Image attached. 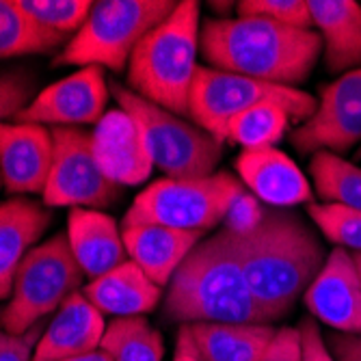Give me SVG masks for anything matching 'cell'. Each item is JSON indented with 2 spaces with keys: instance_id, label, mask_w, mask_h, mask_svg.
I'll return each mask as SVG.
<instances>
[{
  "instance_id": "obj_14",
  "label": "cell",
  "mask_w": 361,
  "mask_h": 361,
  "mask_svg": "<svg viewBox=\"0 0 361 361\" xmlns=\"http://www.w3.org/2000/svg\"><path fill=\"white\" fill-rule=\"evenodd\" d=\"M54 160L52 130L0 121V176L11 195H44Z\"/></svg>"
},
{
  "instance_id": "obj_15",
  "label": "cell",
  "mask_w": 361,
  "mask_h": 361,
  "mask_svg": "<svg viewBox=\"0 0 361 361\" xmlns=\"http://www.w3.org/2000/svg\"><path fill=\"white\" fill-rule=\"evenodd\" d=\"M91 137L97 167L113 184L137 186L152 176L154 162L141 128L119 106L102 117Z\"/></svg>"
},
{
  "instance_id": "obj_23",
  "label": "cell",
  "mask_w": 361,
  "mask_h": 361,
  "mask_svg": "<svg viewBox=\"0 0 361 361\" xmlns=\"http://www.w3.org/2000/svg\"><path fill=\"white\" fill-rule=\"evenodd\" d=\"M204 361H262L277 329L273 324H182Z\"/></svg>"
},
{
  "instance_id": "obj_36",
  "label": "cell",
  "mask_w": 361,
  "mask_h": 361,
  "mask_svg": "<svg viewBox=\"0 0 361 361\" xmlns=\"http://www.w3.org/2000/svg\"><path fill=\"white\" fill-rule=\"evenodd\" d=\"M324 342L336 361H361V334L334 331Z\"/></svg>"
},
{
  "instance_id": "obj_10",
  "label": "cell",
  "mask_w": 361,
  "mask_h": 361,
  "mask_svg": "<svg viewBox=\"0 0 361 361\" xmlns=\"http://www.w3.org/2000/svg\"><path fill=\"white\" fill-rule=\"evenodd\" d=\"M54 160L44 190L48 208L102 210L117 202L121 186L113 184L93 156V137L82 128H52Z\"/></svg>"
},
{
  "instance_id": "obj_37",
  "label": "cell",
  "mask_w": 361,
  "mask_h": 361,
  "mask_svg": "<svg viewBox=\"0 0 361 361\" xmlns=\"http://www.w3.org/2000/svg\"><path fill=\"white\" fill-rule=\"evenodd\" d=\"M173 361H204V357L197 353L188 331L184 326H180L178 331V342H176V353H173Z\"/></svg>"
},
{
  "instance_id": "obj_17",
  "label": "cell",
  "mask_w": 361,
  "mask_h": 361,
  "mask_svg": "<svg viewBox=\"0 0 361 361\" xmlns=\"http://www.w3.org/2000/svg\"><path fill=\"white\" fill-rule=\"evenodd\" d=\"M102 316L82 292L72 294L44 329L32 361H65L97 350L106 331Z\"/></svg>"
},
{
  "instance_id": "obj_20",
  "label": "cell",
  "mask_w": 361,
  "mask_h": 361,
  "mask_svg": "<svg viewBox=\"0 0 361 361\" xmlns=\"http://www.w3.org/2000/svg\"><path fill=\"white\" fill-rule=\"evenodd\" d=\"M52 223V212L26 197H13L0 204V301L13 290L18 267Z\"/></svg>"
},
{
  "instance_id": "obj_29",
  "label": "cell",
  "mask_w": 361,
  "mask_h": 361,
  "mask_svg": "<svg viewBox=\"0 0 361 361\" xmlns=\"http://www.w3.org/2000/svg\"><path fill=\"white\" fill-rule=\"evenodd\" d=\"M307 214L314 225L336 247L348 253H361V212L334 206V204H310Z\"/></svg>"
},
{
  "instance_id": "obj_7",
  "label": "cell",
  "mask_w": 361,
  "mask_h": 361,
  "mask_svg": "<svg viewBox=\"0 0 361 361\" xmlns=\"http://www.w3.org/2000/svg\"><path fill=\"white\" fill-rule=\"evenodd\" d=\"M245 190V184L227 171L208 178L158 180L135 197L121 227L162 225L180 232L206 234L223 223L229 206Z\"/></svg>"
},
{
  "instance_id": "obj_1",
  "label": "cell",
  "mask_w": 361,
  "mask_h": 361,
  "mask_svg": "<svg viewBox=\"0 0 361 361\" xmlns=\"http://www.w3.org/2000/svg\"><path fill=\"white\" fill-rule=\"evenodd\" d=\"M227 234L255 303L273 322L294 310L326 259L310 225L286 208L267 206L253 232Z\"/></svg>"
},
{
  "instance_id": "obj_5",
  "label": "cell",
  "mask_w": 361,
  "mask_h": 361,
  "mask_svg": "<svg viewBox=\"0 0 361 361\" xmlns=\"http://www.w3.org/2000/svg\"><path fill=\"white\" fill-rule=\"evenodd\" d=\"M178 3L173 0H100L93 3L82 28L52 61L54 68H109L119 74L152 28L165 22Z\"/></svg>"
},
{
  "instance_id": "obj_8",
  "label": "cell",
  "mask_w": 361,
  "mask_h": 361,
  "mask_svg": "<svg viewBox=\"0 0 361 361\" xmlns=\"http://www.w3.org/2000/svg\"><path fill=\"white\" fill-rule=\"evenodd\" d=\"M117 106L141 128L154 167L171 180L208 178L216 173L223 145L197 123L160 109L117 80L109 82Z\"/></svg>"
},
{
  "instance_id": "obj_31",
  "label": "cell",
  "mask_w": 361,
  "mask_h": 361,
  "mask_svg": "<svg viewBox=\"0 0 361 361\" xmlns=\"http://www.w3.org/2000/svg\"><path fill=\"white\" fill-rule=\"evenodd\" d=\"M37 89V80L26 70H16L0 76V121L13 119L26 109Z\"/></svg>"
},
{
  "instance_id": "obj_13",
  "label": "cell",
  "mask_w": 361,
  "mask_h": 361,
  "mask_svg": "<svg viewBox=\"0 0 361 361\" xmlns=\"http://www.w3.org/2000/svg\"><path fill=\"white\" fill-rule=\"evenodd\" d=\"M314 320L338 334H361V279L353 255L336 247L303 294Z\"/></svg>"
},
{
  "instance_id": "obj_18",
  "label": "cell",
  "mask_w": 361,
  "mask_h": 361,
  "mask_svg": "<svg viewBox=\"0 0 361 361\" xmlns=\"http://www.w3.org/2000/svg\"><path fill=\"white\" fill-rule=\"evenodd\" d=\"M68 240L82 273L97 279L128 259L121 227L102 210L72 208L68 219Z\"/></svg>"
},
{
  "instance_id": "obj_33",
  "label": "cell",
  "mask_w": 361,
  "mask_h": 361,
  "mask_svg": "<svg viewBox=\"0 0 361 361\" xmlns=\"http://www.w3.org/2000/svg\"><path fill=\"white\" fill-rule=\"evenodd\" d=\"M44 329L46 326L42 322H37L22 336H13L0 329V361H32Z\"/></svg>"
},
{
  "instance_id": "obj_38",
  "label": "cell",
  "mask_w": 361,
  "mask_h": 361,
  "mask_svg": "<svg viewBox=\"0 0 361 361\" xmlns=\"http://www.w3.org/2000/svg\"><path fill=\"white\" fill-rule=\"evenodd\" d=\"M65 361H113V359L102 348H97V350H91V353H85V355H78L72 359H65Z\"/></svg>"
},
{
  "instance_id": "obj_9",
  "label": "cell",
  "mask_w": 361,
  "mask_h": 361,
  "mask_svg": "<svg viewBox=\"0 0 361 361\" xmlns=\"http://www.w3.org/2000/svg\"><path fill=\"white\" fill-rule=\"evenodd\" d=\"M85 279L68 234L35 245L18 267L9 303L0 310V329L22 336L78 292Z\"/></svg>"
},
{
  "instance_id": "obj_12",
  "label": "cell",
  "mask_w": 361,
  "mask_h": 361,
  "mask_svg": "<svg viewBox=\"0 0 361 361\" xmlns=\"http://www.w3.org/2000/svg\"><path fill=\"white\" fill-rule=\"evenodd\" d=\"M109 93L111 87L102 68L89 65V68H80L72 76L42 89L30 100V104L13 117V121L44 128L97 126L109 113Z\"/></svg>"
},
{
  "instance_id": "obj_19",
  "label": "cell",
  "mask_w": 361,
  "mask_h": 361,
  "mask_svg": "<svg viewBox=\"0 0 361 361\" xmlns=\"http://www.w3.org/2000/svg\"><path fill=\"white\" fill-rule=\"evenodd\" d=\"M128 257L160 288L169 286L188 253L204 240V234L180 232L162 225H128L121 227Z\"/></svg>"
},
{
  "instance_id": "obj_6",
  "label": "cell",
  "mask_w": 361,
  "mask_h": 361,
  "mask_svg": "<svg viewBox=\"0 0 361 361\" xmlns=\"http://www.w3.org/2000/svg\"><path fill=\"white\" fill-rule=\"evenodd\" d=\"M259 104H277L292 121L303 123L314 115L318 100L297 87L262 82L208 65L197 68L188 100V117L221 145L227 143V128L232 119Z\"/></svg>"
},
{
  "instance_id": "obj_24",
  "label": "cell",
  "mask_w": 361,
  "mask_h": 361,
  "mask_svg": "<svg viewBox=\"0 0 361 361\" xmlns=\"http://www.w3.org/2000/svg\"><path fill=\"white\" fill-rule=\"evenodd\" d=\"M310 173L322 204H334L361 212V169L334 152H316Z\"/></svg>"
},
{
  "instance_id": "obj_32",
  "label": "cell",
  "mask_w": 361,
  "mask_h": 361,
  "mask_svg": "<svg viewBox=\"0 0 361 361\" xmlns=\"http://www.w3.org/2000/svg\"><path fill=\"white\" fill-rule=\"evenodd\" d=\"M267 212V206L262 204L253 192H249L247 188L236 197L229 206L225 219H223V229L232 234H249L262 223Z\"/></svg>"
},
{
  "instance_id": "obj_28",
  "label": "cell",
  "mask_w": 361,
  "mask_h": 361,
  "mask_svg": "<svg viewBox=\"0 0 361 361\" xmlns=\"http://www.w3.org/2000/svg\"><path fill=\"white\" fill-rule=\"evenodd\" d=\"M18 7L44 30L72 39L82 28L93 3L89 0H20Z\"/></svg>"
},
{
  "instance_id": "obj_2",
  "label": "cell",
  "mask_w": 361,
  "mask_h": 361,
  "mask_svg": "<svg viewBox=\"0 0 361 361\" xmlns=\"http://www.w3.org/2000/svg\"><path fill=\"white\" fill-rule=\"evenodd\" d=\"M200 52L208 68L255 78L262 82L297 87L316 68L322 39L264 18H210L202 24Z\"/></svg>"
},
{
  "instance_id": "obj_25",
  "label": "cell",
  "mask_w": 361,
  "mask_h": 361,
  "mask_svg": "<svg viewBox=\"0 0 361 361\" xmlns=\"http://www.w3.org/2000/svg\"><path fill=\"white\" fill-rule=\"evenodd\" d=\"M100 348L113 361H162L165 344L145 316L115 318L102 336Z\"/></svg>"
},
{
  "instance_id": "obj_34",
  "label": "cell",
  "mask_w": 361,
  "mask_h": 361,
  "mask_svg": "<svg viewBox=\"0 0 361 361\" xmlns=\"http://www.w3.org/2000/svg\"><path fill=\"white\" fill-rule=\"evenodd\" d=\"M262 361H303L299 326L297 329H294V326H281V329H277Z\"/></svg>"
},
{
  "instance_id": "obj_40",
  "label": "cell",
  "mask_w": 361,
  "mask_h": 361,
  "mask_svg": "<svg viewBox=\"0 0 361 361\" xmlns=\"http://www.w3.org/2000/svg\"><path fill=\"white\" fill-rule=\"evenodd\" d=\"M355 156H357V158H361V145L357 147V154H355Z\"/></svg>"
},
{
  "instance_id": "obj_4",
  "label": "cell",
  "mask_w": 361,
  "mask_h": 361,
  "mask_svg": "<svg viewBox=\"0 0 361 361\" xmlns=\"http://www.w3.org/2000/svg\"><path fill=\"white\" fill-rule=\"evenodd\" d=\"M200 3L182 0L130 56L128 89L160 109L186 117L192 80L200 68Z\"/></svg>"
},
{
  "instance_id": "obj_26",
  "label": "cell",
  "mask_w": 361,
  "mask_h": 361,
  "mask_svg": "<svg viewBox=\"0 0 361 361\" xmlns=\"http://www.w3.org/2000/svg\"><path fill=\"white\" fill-rule=\"evenodd\" d=\"M70 39L59 37L32 22L18 3L0 0V59L50 54L63 50Z\"/></svg>"
},
{
  "instance_id": "obj_27",
  "label": "cell",
  "mask_w": 361,
  "mask_h": 361,
  "mask_svg": "<svg viewBox=\"0 0 361 361\" xmlns=\"http://www.w3.org/2000/svg\"><path fill=\"white\" fill-rule=\"evenodd\" d=\"M292 117L277 104H259L232 119L227 128V143H236L243 149L275 147Z\"/></svg>"
},
{
  "instance_id": "obj_3",
  "label": "cell",
  "mask_w": 361,
  "mask_h": 361,
  "mask_svg": "<svg viewBox=\"0 0 361 361\" xmlns=\"http://www.w3.org/2000/svg\"><path fill=\"white\" fill-rule=\"evenodd\" d=\"M162 314L180 324H273L255 303L225 229L202 240L173 273Z\"/></svg>"
},
{
  "instance_id": "obj_16",
  "label": "cell",
  "mask_w": 361,
  "mask_h": 361,
  "mask_svg": "<svg viewBox=\"0 0 361 361\" xmlns=\"http://www.w3.org/2000/svg\"><path fill=\"white\" fill-rule=\"evenodd\" d=\"M236 171L249 192L269 208H294L312 204L310 180L288 154L277 147L243 149L236 158Z\"/></svg>"
},
{
  "instance_id": "obj_41",
  "label": "cell",
  "mask_w": 361,
  "mask_h": 361,
  "mask_svg": "<svg viewBox=\"0 0 361 361\" xmlns=\"http://www.w3.org/2000/svg\"><path fill=\"white\" fill-rule=\"evenodd\" d=\"M0 188H3V176H0Z\"/></svg>"
},
{
  "instance_id": "obj_11",
  "label": "cell",
  "mask_w": 361,
  "mask_h": 361,
  "mask_svg": "<svg viewBox=\"0 0 361 361\" xmlns=\"http://www.w3.org/2000/svg\"><path fill=\"white\" fill-rule=\"evenodd\" d=\"M290 139L305 156L316 152L344 156L361 145V68L324 85L314 115L294 128Z\"/></svg>"
},
{
  "instance_id": "obj_22",
  "label": "cell",
  "mask_w": 361,
  "mask_h": 361,
  "mask_svg": "<svg viewBox=\"0 0 361 361\" xmlns=\"http://www.w3.org/2000/svg\"><path fill=\"white\" fill-rule=\"evenodd\" d=\"M82 294L102 314L115 318L145 316L162 301V288L154 283L133 259H126L111 273L91 279Z\"/></svg>"
},
{
  "instance_id": "obj_39",
  "label": "cell",
  "mask_w": 361,
  "mask_h": 361,
  "mask_svg": "<svg viewBox=\"0 0 361 361\" xmlns=\"http://www.w3.org/2000/svg\"><path fill=\"white\" fill-rule=\"evenodd\" d=\"M353 255V262H355V269H357V275L361 279V253H350Z\"/></svg>"
},
{
  "instance_id": "obj_35",
  "label": "cell",
  "mask_w": 361,
  "mask_h": 361,
  "mask_svg": "<svg viewBox=\"0 0 361 361\" xmlns=\"http://www.w3.org/2000/svg\"><path fill=\"white\" fill-rule=\"evenodd\" d=\"M301 331V348H303V361H336L331 350L326 348V342L322 338L320 324L314 318H303L299 324Z\"/></svg>"
},
{
  "instance_id": "obj_21",
  "label": "cell",
  "mask_w": 361,
  "mask_h": 361,
  "mask_svg": "<svg viewBox=\"0 0 361 361\" xmlns=\"http://www.w3.org/2000/svg\"><path fill=\"white\" fill-rule=\"evenodd\" d=\"M314 30L322 39L324 65L331 74L361 68V5L355 0H307Z\"/></svg>"
},
{
  "instance_id": "obj_30",
  "label": "cell",
  "mask_w": 361,
  "mask_h": 361,
  "mask_svg": "<svg viewBox=\"0 0 361 361\" xmlns=\"http://www.w3.org/2000/svg\"><path fill=\"white\" fill-rule=\"evenodd\" d=\"M240 18H264L286 26L314 30L307 0H243L236 5Z\"/></svg>"
}]
</instances>
